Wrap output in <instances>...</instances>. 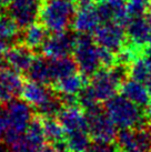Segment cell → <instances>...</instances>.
<instances>
[{"mask_svg":"<svg viewBox=\"0 0 151 152\" xmlns=\"http://www.w3.org/2000/svg\"><path fill=\"white\" fill-rule=\"evenodd\" d=\"M140 108L122 94H116L106 102L105 111L117 128L133 129L144 126L146 114H143Z\"/></svg>","mask_w":151,"mask_h":152,"instance_id":"1","label":"cell"},{"mask_svg":"<svg viewBox=\"0 0 151 152\" xmlns=\"http://www.w3.org/2000/svg\"><path fill=\"white\" fill-rule=\"evenodd\" d=\"M127 75V67L117 64L112 68H102L91 78L89 88L98 102H107L117 94Z\"/></svg>","mask_w":151,"mask_h":152,"instance_id":"2","label":"cell"},{"mask_svg":"<svg viewBox=\"0 0 151 152\" xmlns=\"http://www.w3.org/2000/svg\"><path fill=\"white\" fill-rule=\"evenodd\" d=\"M76 9L71 0H45L40 19L42 25L52 34L67 31L72 25Z\"/></svg>","mask_w":151,"mask_h":152,"instance_id":"3","label":"cell"},{"mask_svg":"<svg viewBox=\"0 0 151 152\" xmlns=\"http://www.w3.org/2000/svg\"><path fill=\"white\" fill-rule=\"evenodd\" d=\"M4 119L7 122V131L4 134V142L9 145L25 133L34 118L32 109L23 99H12L4 109Z\"/></svg>","mask_w":151,"mask_h":152,"instance_id":"4","label":"cell"},{"mask_svg":"<svg viewBox=\"0 0 151 152\" xmlns=\"http://www.w3.org/2000/svg\"><path fill=\"white\" fill-rule=\"evenodd\" d=\"M73 59L78 70L84 77H92L100 70V47L89 34H79L76 37L73 48Z\"/></svg>","mask_w":151,"mask_h":152,"instance_id":"5","label":"cell"},{"mask_svg":"<svg viewBox=\"0 0 151 152\" xmlns=\"http://www.w3.org/2000/svg\"><path fill=\"white\" fill-rule=\"evenodd\" d=\"M88 132L95 141L112 142L117 138V127L99 107L86 111Z\"/></svg>","mask_w":151,"mask_h":152,"instance_id":"6","label":"cell"},{"mask_svg":"<svg viewBox=\"0 0 151 152\" xmlns=\"http://www.w3.org/2000/svg\"><path fill=\"white\" fill-rule=\"evenodd\" d=\"M93 39L101 48L113 52H119L125 47L127 32L123 28V25L107 21L98 27V29L93 34Z\"/></svg>","mask_w":151,"mask_h":152,"instance_id":"7","label":"cell"},{"mask_svg":"<svg viewBox=\"0 0 151 152\" xmlns=\"http://www.w3.org/2000/svg\"><path fill=\"white\" fill-rule=\"evenodd\" d=\"M43 0H12L8 12L20 28H26L40 18Z\"/></svg>","mask_w":151,"mask_h":152,"instance_id":"8","label":"cell"},{"mask_svg":"<svg viewBox=\"0 0 151 152\" xmlns=\"http://www.w3.org/2000/svg\"><path fill=\"white\" fill-rule=\"evenodd\" d=\"M76 38L67 31L57 32L46 39L41 47V52L48 59L68 57L73 52Z\"/></svg>","mask_w":151,"mask_h":152,"instance_id":"9","label":"cell"},{"mask_svg":"<svg viewBox=\"0 0 151 152\" xmlns=\"http://www.w3.org/2000/svg\"><path fill=\"white\" fill-rule=\"evenodd\" d=\"M116 140L122 150L137 149L146 151L151 147V129L147 126L133 129H120Z\"/></svg>","mask_w":151,"mask_h":152,"instance_id":"10","label":"cell"},{"mask_svg":"<svg viewBox=\"0 0 151 152\" xmlns=\"http://www.w3.org/2000/svg\"><path fill=\"white\" fill-rule=\"evenodd\" d=\"M102 20L97 7H93L91 4H81L75 13L72 27L79 34H95Z\"/></svg>","mask_w":151,"mask_h":152,"instance_id":"11","label":"cell"},{"mask_svg":"<svg viewBox=\"0 0 151 152\" xmlns=\"http://www.w3.org/2000/svg\"><path fill=\"white\" fill-rule=\"evenodd\" d=\"M22 87L23 81L17 70L10 67H0V101H11L20 94Z\"/></svg>","mask_w":151,"mask_h":152,"instance_id":"12","label":"cell"},{"mask_svg":"<svg viewBox=\"0 0 151 152\" xmlns=\"http://www.w3.org/2000/svg\"><path fill=\"white\" fill-rule=\"evenodd\" d=\"M57 117L62 124L66 134L88 130L87 115L84 112L82 107H78L77 104H66L62 107Z\"/></svg>","mask_w":151,"mask_h":152,"instance_id":"13","label":"cell"},{"mask_svg":"<svg viewBox=\"0 0 151 152\" xmlns=\"http://www.w3.org/2000/svg\"><path fill=\"white\" fill-rule=\"evenodd\" d=\"M96 7L102 22L113 21L125 26L130 19L126 0H99Z\"/></svg>","mask_w":151,"mask_h":152,"instance_id":"14","label":"cell"},{"mask_svg":"<svg viewBox=\"0 0 151 152\" xmlns=\"http://www.w3.org/2000/svg\"><path fill=\"white\" fill-rule=\"evenodd\" d=\"M20 96L26 102H28L31 107H34L37 110L55 97L54 92L47 87V85L34 80L23 83Z\"/></svg>","mask_w":151,"mask_h":152,"instance_id":"15","label":"cell"},{"mask_svg":"<svg viewBox=\"0 0 151 152\" xmlns=\"http://www.w3.org/2000/svg\"><path fill=\"white\" fill-rule=\"evenodd\" d=\"M127 37L130 42L134 46L141 48L142 46L150 42L151 39V28L149 20L142 17L130 18L127 22Z\"/></svg>","mask_w":151,"mask_h":152,"instance_id":"16","label":"cell"},{"mask_svg":"<svg viewBox=\"0 0 151 152\" xmlns=\"http://www.w3.org/2000/svg\"><path fill=\"white\" fill-rule=\"evenodd\" d=\"M34 58L36 57L32 52V49L22 43L9 48L6 55V62L9 67L17 70L18 72H26L28 71Z\"/></svg>","mask_w":151,"mask_h":152,"instance_id":"17","label":"cell"},{"mask_svg":"<svg viewBox=\"0 0 151 152\" xmlns=\"http://www.w3.org/2000/svg\"><path fill=\"white\" fill-rule=\"evenodd\" d=\"M120 91L123 97L140 107L147 106L150 102L151 93L149 92L146 85L133 78L123 81L120 87Z\"/></svg>","mask_w":151,"mask_h":152,"instance_id":"18","label":"cell"},{"mask_svg":"<svg viewBox=\"0 0 151 152\" xmlns=\"http://www.w3.org/2000/svg\"><path fill=\"white\" fill-rule=\"evenodd\" d=\"M86 87L84 76L81 73H72L70 76L59 79L55 82V90L61 97L75 96L78 97L82 89Z\"/></svg>","mask_w":151,"mask_h":152,"instance_id":"19","label":"cell"},{"mask_svg":"<svg viewBox=\"0 0 151 152\" xmlns=\"http://www.w3.org/2000/svg\"><path fill=\"white\" fill-rule=\"evenodd\" d=\"M47 28L43 25L34 22L32 25L28 26L25 28L23 34H21V41L30 49H38L41 48L45 43L47 37Z\"/></svg>","mask_w":151,"mask_h":152,"instance_id":"20","label":"cell"},{"mask_svg":"<svg viewBox=\"0 0 151 152\" xmlns=\"http://www.w3.org/2000/svg\"><path fill=\"white\" fill-rule=\"evenodd\" d=\"M49 67H50L51 82H56L59 79H62L77 72V64L73 58L62 57L58 59H49Z\"/></svg>","mask_w":151,"mask_h":152,"instance_id":"21","label":"cell"},{"mask_svg":"<svg viewBox=\"0 0 151 152\" xmlns=\"http://www.w3.org/2000/svg\"><path fill=\"white\" fill-rule=\"evenodd\" d=\"M48 58L42 57H36L32 64L28 69V76L30 80L37 81L40 83L48 85L51 82L50 76V67H49V60Z\"/></svg>","mask_w":151,"mask_h":152,"instance_id":"22","label":"cell"},{"mask_svg":"<svg viewBox=\"0 0 151 152\" xmlns=\"http://www.w3.org/2000/svg\"><path fill=\"white\" fill-rule=\"evenodd\" d=\"M42 123H43L46 139L51 144L58 143L60 141L66 140V132L62 124L59 120L55 119V117H45L42 119Z\"/></svg>","mask_w":151,"mask_h":152,"instance_id":"23","label":"cell"},{"mask_svg":"<svg viewBox=\"0 0 151 152\" xmlns=\"http://www.w3.org/2000/svg\"><path fill=\"white\" fill-rule=\"evenodd\" d=\"M90 134L88 130L78 131L66 134V141L70 152H84L90 145Z\"/></svg>","mask_w":151,"mask_h":152,"instance_id":"24","label":"cell"},{"mask_svg":"<svg viewBox=\"0 0 151 152\" xmlns=\"http://www.w3.org/2000/svg\"><path fill=\"white\" fill-rule=\"evenodd\" d=\"M19 26L10 16L0 17V40L4 42L11 43L18 38Z\"/></svg>","mask_w":151,"mask_h":152,"instance_id":"25","label":"cell"},{"mask_svg":"<svg viewBox=\"0 0 151 152\" xmlns=\"http://www.w3.org/2000/svg\"><path fill=\"white\" fill-rule=\"evenodd\" d=\"M12 152H40L42 145L36 143L23 133L10 144Z\"/></svg>","mask_w":151,"mask_h":152,"instance_id":"26","label":"cell"},{"mask_svg":"<svg viewBox=\"0 0 151 152\" xmlns=\"http://www.w3.org/2000/svg\"><path fill=\"white\" fill-rule=\"evenodd\" d=\"M140 49L139 47L134 46L131 43L130 46H125L121 50L118 52L117 55V64H122V66H129L133 62V60L140 56Z\"/></svg>","mask_w":151,"mask_h":152,"instance_id":"27","label":"cell"},{"mask_svg":"<svg viewBox=\"0 0 151 152\" xmlns=\"http://www.w3.org/2000/svg\"><path fill=\"white\" fill-rule=\"evenodd\" d=\"M149 0H127V12L129 18L142 17L148 11Z\"/></svg>","mask_w":151,"mask_h":152,"instance_id":"28","label":"cell"},{"mask_svg":"<svg viewBox=\"0 0 151 152\" xmlns=\"http://www.w3.org/2000/svg\"><path fill=\"white\" fill-rule=\"evenodd\" d=\"M116 52L110 51L108 49L101 48L100 47V60L101 67L102 68H112L117 64V56L114 55Z\"/></svg>","mask_w":151,"mask_h":152,"instance_id":"29","label":"cell"},{"mask_svg":"<svg viewBox=\"0 0 151 152\" xmlns=\"http://www.w3.org/2000/svg\"><path fill=\"white\" fill-rule=\"evenodd\" d=\"M84 152H117V148L111 142L95 141V143H90Z\"/></svg>","mask_w":151,"mask_h":152,"instance_id":"30","label":"cell"},{"mask_svg":"<svg viewBox=\"0 0 151 152\" xmlns=\"http://www.w3.org/2000/svg\"><path fill=\"white\" fill-rule=\"evenodd\" d=\"M10 48V43L4 42L2 40H0V67L2 66V62H6V55L8 52Z\"/></svg>","mask_w":151,"mask_h":152,"instance_id":"31","label":"cell"},{"mask_svg":"<svg viewBox=\"0 0 151 152\" xmlns=\"http://www.w3.org/2000/svg\"><path fill=\"white\" fill-rule=\"evenodd\" d=\"M7 131V122L4 117H0V139L4 138Z\"/></svg>","mask_w":151,"mask_h":152,"instance_id":"32","label":"cell"},{"mask_svg":"<svg viewBox=\"0 0 151 152\" xmlns=\"http://www.w3.org/2000/svg\"><path fill=\"white\" fill-rule=\"evenodd\" d=\"M144 114H146V119L151 123V100L147 106H146V113Z\"/></svg>","mask_w":151,"mask_h":152,"instance_id":"33","label":"cell"},{"mask_svg":"<svg viewBox=\"0 0 151 152\" xmlns=\"http://www.w3.org/2000/svg\"><path fill=\"white\" fill-rule=\"evenodd\" d=\"M0 152H12L11 147L8 143H0Z\"/></svg>","mask_w":151,"mask_h":152,"instance_id":"34","label":"cell"},{"mask_svg":"<svg viewBox=\"0 0 151 152\" xmlns=\"http://www.w3.org/2000/svg\"><path fill=\"white\" fill-rule=\"evenodd\" d=\"M40 152H58L57 150H56L52 145L51 147H48V145H43L42 147V149L40 150Z\"/></svg>","mask_w":151,"mask_h":152,"instance_id":"35","label":"cell"},{"mask_svg":"<svg viewBox=\"0 0 151 152\" xmlns=\"http://www.w3.org/2000/svg\"><path fill=\"white\" fill-rule=\"evenodd\" d=\"M80 4H91L92 1H95V0H78Z\"/></svg>","mask_w":151,"mask_h":152,"instance_id":"36","label":"cell"},{"mask_svg":"<svg viewBox=\"0 0 151 152\" xmlns=\"http://www.w3.org/2000/svg\"><path fill=\"white\" fill-rule=\"evenodd\" d=\"M121 152H144L141 150H137V149H127V150H122Z\"/></svg>","mask_w":151,"mask_h":152,"instance_id":"37","label":"cell"},{"mask_svg":"<svg viewBox=\"0 0 151 152\" xmlns=\"http://www.w3.org/2000/svg\"><path fill=\"white\" fill-rule=\"evenodd\" d=\"M144 85H146V87L148 88V90H149V92L151 93V78L147 81V82H146V83H144Z\"/></svg>","mask_w":151,"mask_h":152,"instance_id":"38","label":"cell"},{"mask_svg":"<svg viewBox=\"0 0 151 152\" xmlns=\"http://www.w3.org/2000/svg\"><path fill=\"white\" fill-rule=\"evenodd\" d=\"M11 1L12 0H0V2L4 4V6H9V4H11Z\"/></svg>","mask_w":151,"mask_h":152,"instance_id":"39","label":"cell"},{"mask_svg":"<svg viewBox=\"0 0 151 152\" xmlns=\"http://www.w3.org/2000/svg\"><path fill=\"white\" fill-rule=\"evenodd\" d=\"M2 12H4V4L0 2V17L2 16Z\"/></svg>","mask_w":151,"mask_h":152,"instance_id":"40","label":"cell"},{"mask_svg":"<svg viewBox=\"0 0 151 152\" xmlns=\"http://www.w3.org/2000/svg\"><path fill=\"white\" fill-rule=\"evenodd\" d=\"M148 12H149V17H151V1L149 2V7H148Z\"/></svg>","mask_w":151,"mask_h":152,"instance_id":"41","label":"cell"},{"mask_svg":"<svg viewBox=\"0 0 151 152\" xmlns=\"http://www.w3.org/2000/svg\"><path fill=\"white\" fill-rule=\"evenodd\" d=\"M148 152H151V147L149 148V150H148Z\"/></svg>","mask_w":151,"mask_h":152,"instance_id":"42","label":"cell"},{"mask_svg":"<svg viewBox=\"0 0 151 152\" xmlns=\"http://www.w3.org/2000/svg\"><path fill=\"white\" fill-rule=\"evenodd\" d=\"M149 43H150V46H149V47H150V48H151V39H150V42H149Z\"/></svg>","mask_w":151,"mask_h":152,"instance_id":"43","label":"cell"},{"mask_svg":"<svg viewBox=\"0 0 151 152\" xmlns=\"http://www.w3.org/2000/svg\"><path fill=\"white\" fill-rule=\"evenodd\" d=\"M71 1H73V0H71Z\"/></svg>","mask_w":151,"mask_h":152,"instance_id":"44","label":"cell"},{"mask_svg":"<svg viewBox=\"0 0 151 152\" xmlns=\"http://www.w3.org/2000/svg\"><path fill=\"white\" fill-rule=\"evenodd\" d=\"M0 102H1V101H0Z\"/></svg>","mask_w":151,"mask_h":152,"instance_id":"45","label":"cell"}]
</instances>
